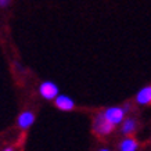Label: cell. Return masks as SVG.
<instances>
[{
    "mask_svg": "<svg viewBox=\"0 0 151 151\" xmlns=\"http://www.w3.org/2000/svg\"><path fill=\"white\" fill-rule=\"evenodd\" d=\"M115 125H112L110 121H107L104 114H97L94 121H93V132L99 136H107L114 130Z\"/></svg>",
    "mask_w": 151,
    "mask_h": 151,
    "instance_id": "1",
    "label": "cell"
},
{
    "mask_svg": "<svg viewBox=\"0 0 151 151\" xmlns=\"http://www.w3.org/2000/svg\"><path fill=\"white\" fill-rule=\"evenodd\" d=\"M39 93L46 100H55V97L58 96V87H57L55 83L50 82V81H46V82H43L40 85Z\"/></svg>",
    "mask_w": 151,
    "mask_h": 151,
    "instance_id": "2",
    "label": "cell"
},
{
    "mask_svg": "<svg viewBox=\"0 0 151 151\" xmlns=\"http://www.w3.org/2000/svg\"><path fill=\"white\" fill-rule=\"evenodd\" d=\"M103 114L107 118V121H110L112 125H118L124 121L125 110L121 107H111V108H107Z\"/></svg>",
    "mask_w": 151,
    "mask_h": 151,
    "instance_id": "3",
    "label": "cell"
},
{
    "mask_svg": "<svg viewBox=\"0 0 151 151\" xmlns=\"http://www.w3.org/2000/svg\"><path fill=\"white\" fill-rule=\"evenodd\" d=\"M55 107L61 111H71L73 110V107H75V103L71 97L65 96V94H58V96L55 97Z\"/></svg>",
    "mask_w": 151,
    "mask_h": 151,
    "instance_id": "4",
    "label": "cell"
},
{
    "mask_svg": "<svg viewBox=\"0 0 151 151\" xmlns=\"http://www.w3.org/2000/svg\"><path fill=\"white\" fill-rule=\"evenodd\" d=\"M33 122H35V115H33V112H31V111H24V112H21L18 119H17L18 128L22 129V130L28 129Z\"/></svg>",
    "mask_w": 151,
    "mask_h": 151,
    "instance_id": "5",
    "label": "cell"
},
{
    "mask_svg": "<svg viewBox=\"0 0 151 151\" xmlns=\"http://www.w3.org/2000/svg\"><path fill=\"white\" fill-rule=\"evenodd\" d=\"M136 101L139 104H151V86H146L142 89L136 96Z\"/></svg>",
    "mask_w": 151,
    "mask_h": 151,
    "instance_id": "6",
    "label": "cell"
},
{
    "mask_svg": "<svg viewBox=\"0 0 151 151\" xmlns=\"http://www.w3.org/2000/svg\"><path fill=\"white\" fill-rule=\"evenodd\" d=\"M136 148H137V142L132 137H126L119 144V150L121 151H136Z\"/></svg>",
    "mask_w": 151,
    "mask_h": 151,
    "instance_id": "7",
    "label": "cell"
},
{
    "mask_svg": "<svg viewBox=\"0 0 151 151\" xmlns=\"http://www.w3.org/2000/svg\"><path fill=\"white\" fill-rule=\"evenodd\" d=\"M134 129H136V121L132 118L126 119L124 122V125H122V133H125V134H130V133L134 132Z\"/></svg>",
    "mask_w": 151,
    "mask_h": 151,
    "instance_id": "8",
    "label": "cell"
},
{
    "mask_svg": "<svg viewBox=\"0 0 151 151\" xmlns=\"http://www.w3.org/2000/svg\"><path fill=\"white\" fill-rule=\"evenodd\" d=\"M10 3V0H0V7H7Z\"/></svg>",
    "mask_w": 151,
    "mask_h": 151,
    "instance_id": "9",
    "label": "cell"
},
{
    "mask_svg": "<svg viewBox=\"0 0 151 151\" xmlns=\"http://www.w3.org/2000/svg\"><path fill=\"white\" fill-rule=\"evenodd\" d=\"M3 151H14V148L13 147H7V148H4Z\"/></svg>",
    "mask_w": 151,
    "mask_h": 151,
    "instance_id": "10",
    "label": "cell"
},
{
    "mask_svg": "<svg viewBox=\"0 0 151 151\" xmlns=\"http://www.w3.org/2000/svg\"><path fill=\"white\" fill-rule=\"evenodd\" d=\"M100 151H110V150H107V148H103V150H100Z\"/></svg>",
    "mask_w": 151,
    "mask_h": 151,
    "instance_id": "11",
    "label": "cell"
}]
</instances>
